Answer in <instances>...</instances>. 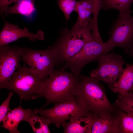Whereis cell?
I'll list each match as a JSON object with an SVG mask.
<instances>
[{"label": "cell", "mask_w": 133, "mask_h": 133, "mask_svg": "<svg viewBox=\"0 0 133 133\" xmlns=\"http://www.w3.org/2000/svg\"><path fill=\"white\" fill-rule=\"evenodd\" d=\"M127 54L129 56L133 57V44L129 49Z\"/></svg>", "instance_id": "25"}, {"label": "cell", "mask_w": 133, "mask_h": 133, "mask_svg": "<svg viewBox=\"0 0 133 133\" xmlns=\"http://www.w3.org/2000/svg\"><path fill=\"white\" fill-rule=\"evenodd\" d=\"M29 109L22 108L20 104L17 107L10 109L2 120L1 127L8 130L10 133H20L17 130L19 124L24 121L28 112Z\"/></svg>", "instance_id": "13"}, {"label": "cell", "mask_w": 133, "mask_h": 133, "mask_svg": "<svg viewBox=\"0 0 133 133\" xmlns=\"http://www.w3.org/2000/svg\"><path fill=\"white\" fill-rule=\"evenodd\" d=\"M22 47H0V84L9 80L14 72L21 66Z\"/></svg>", "instance_id": "10"}, {"label": "cell", "mask_w": 133, "mask_h": 133, "mask_svg": "<svg viewBox=\"0 0 133 133\" xmlns=\"http://www.w3.org/2000/svg\"><path fill=\"white\" fill-rule=\"evenodd\" d=\"M132 92L133 94V92Z\"/></svg>", "instance_id": "27"}, {"label": "cell", "mask_w": 133, "mask_h": 133, "mask_svg": "<svg viewBox=\"0 0 133 133\" xmlns=\"http://www.w3.org/2000/svg\"><path fill=\"white\" fill-rule=\"evenodd\" d=\"M107 33L108 43L114 48H121L127 53L133 44V17L119 13Z\"/></svg>", "instance_id": "9"}, {"label": "cell", "mask_w": 133, "mask_h": 133, "mask_svg": "<svg viewBox=\"0 0 133 133\" xmlns=\"http://www.w3.org/2000/svg\"><path fill=\"white\" fill-rule=\"evenodd\" d=\"M130 92H133V84L131 89Z\"/></svg>", "instance_id": "26"}, {"label": "cell", "mask_w": 133, "mask_h": 133, "mask_svg": "<svg viewBox=\"0 0 133 133\" xmlns=\"http://www.w3.org/2000/svg\"><path fill=\"white\" fill-rule=\"evenodd\" d=\"M116 115V111L113 114L97 118L93 125L91 133H119Z\"/></svg>", "instance_id": "16"}, {"label": "cell", "mask_w": 133, "mask_h": 133, "mask_svg": "<svg viewBox=\"0 0 133 133\" xmlns=\"http://www.w3.org/2000/svg\"><path fill=\"white\" fill-rule=\"evenodd\" d=\"M93 27L92 18L86 25L79 26L75 24L70 29L66 28L62 31L51 46L56 66L63 65L93 40Z\"/></svg>", "instance_id": "1"}, {"label": "cell", "mask_w": 133, "mask_h": 133, "mask_svg": "<svg viewBox=\"0 0 133 133\" xmlns=\"http://www.w3.org/2000/svg\"><path fill=\"white\" fill-rule=\"evenodd\" d=\"M114 105L133 117V94L131 92L125 95H118Z\"/></svg>", "instance_id": "20"}, {"label": "cell", "mask_w": 133, "mask_h": 133, "mask_svg": "<svg viewBox=\"0 0 133 133\" xmlns=\"http://www.w3.org/2000/svg\"><path fill=\"white\" fill-rule=\"evenodd\" d=\"M116 107V123L119 133H133V117Z\"/></svg>", "instance_id": "18"}, {"label": "cell", "mask_w": 133, "mask_h": 133, "mask_svg": "<svg viewBox=\"0 0 133 133\" xmlns=\"http://www.w3.org/2000/svg\"><path fill=\"white\" fill-rule=\"evenodd\" d=\"M113 49L107 42L103 43L93 39L86 43L78 52L66 61L62 67L65 69H69L78 79L82 69L86 65L98 60L102 56Z\"/></svg>", "instance_id": "6"}, {"label": "cell", "mask_w": 133, "mask_h": 133, "mask_svg": "<svg viewBox=\"0 0 133 133\" xmlns=\"http://www.w3.org/2000/svg\"><path fill=\"white\" fill-rule=\"evenodd\" d=\"M3 19L5 24L0 33V47L7 45L22 37L27 38L32 42L37 40H43L45 38L44 33L42 31L39 30L36 33H33L27 27L20 28L17 25L10 23L4 18Z\"/></svg>", "instance_id": "11"}, {"label": "cell", "mask_w": 133, "mask_h": 133, "mask_svg": "<svg viewBox=\"0 0 133 133\" xmlns=\"http://www.w3.org/2000/svg\"><path fill=\"white\" fill-rule=\"evenodd\" d=\"M102 9L108 10L115 9L119 11V13L130 15L132 11L130 6L133 0H102Z\"/></svg>", "instance_id": "19"}, {"label": "cell", "mask_w": 133, "mask_h": 133, "mask_svg": "<svg viewBox=\"0 0 133 133\" xmlns=\"http://www.w3.org/2000/svg\"><path fill=\"white\" fill-rule=\"evenodd\" d=\"M43 81L24 63L23 66L14 72L9 80L0 84V88L16 93L20 99L21 103L22 100L27 101L41 98Z\"/></svg>", "instance_id": "4"}, {"label": "cell", "mask_w": 133, "mask_h": 133, "mask_svg": "<svg viewBox=\"0 0 133 133\" xmlns=\"http://www.w3.org/2000/svg\"><path fill=\"white\" fill-rule=\"evenodd\" d=\"M13 92L9 91L7 98L0 106V123L11 109L9 108V103L10 100L13 95Z\"/></svg>", "instance_id": "23"}, {"label": "cell", "mask_w": 133, "mask_h": 133, "mask_svg": "<svg viewBox=\"0 0 133 133\" xmlns=\"http://www.w3.org/2000/svg\"><path fill=\"white\" fill-rule=\"evenodd\" d=\"M22 60L43 80L51 73L56 66L51 46L41 50L22 47Z\"/></svg>", "instance_id": "7"}, {"label": "cell", "mask_w": 133, "mask_h": 133, "mask_svg": "<svg viewBox=\"0 0 133 133\" xmlns=\"http://www.w3.org/2000/svg\"><path fill=\"white\" fill-rule=\"evenodd\" d=\"M98 117L95 116H78L65 122L62 125L64 133H91L93 125Z\"/></svg>", "instance_id": "12"}, {"label": "cell", "mask_w": 133, "mask_h": 133, "mask_svg": "<svg viewBox=\"0 0 133 133\" xmlns=\"http://www.w3.org/2000/svg\"><path fill=\"white\" fill-rule=\"evenodd\" d=\"M35 109H29L27 115L24 121L28 122L31 126L34 133H49V126L51 123L48 118L37 115Z\"/></svg>", "instance_id": "17"}, {"label": "cell", "mask_w": 133, "mask_h": 133, "mask_svg": "<svg viewBox=\"0 0 133 133\" xmlns=\"http://www.w3.org/2000/svg\"><path fill=\"white\" fill-rule=\"evenodd\" d=\"M18 0H0V9L2 10L9 6L12 3H15Z\"/></svg>", "instance_id": "24"}, {"label": "cell", "mask_w": 133, "mask_h": 133, "mask_svg": "<svg viewBox=\"0 0 133 133\" xmlns=\"http://www.w3.org/2000/svg\"><path fill=\"white\" fill-rule=\"evenodd\" d=\"M98 61L97 67L90 72V76L103 81L111 90L122 73L125 60L122 56L113 52L103 55Z\"/></svg>", "instance_id": "8"}, {"label": "cell", "mask_w": 133, "mask_h": 133, "mask_svg": "<svg viewBox=\"0 0 133 133\" xmlns=\"http://www.w3.org/2000/svg\"><path fill=\"white\" fill-rule=\"evenodd\" d=\"M57 2L67 21L70 19L71 13L75 11L77 1L76 0H58Z\"/></svg>", "instance_id": "22"}, {"label": "cell", "mask_w": 133, "mask_h": 133, "mask_svg": "<svg viewBox=\"0 0 133 133\" xmlns=\"http://www.w3.org/2000/svg\"><path fill=\"white\" fill-rule=\"evenodd\" d=\"M78 80L75 95L82 100L93 115L99 118L116 112V107L109 101L100 81L81 74Z\"/></svg>", "instance_id": "2"}, {"label": "cell", "mask_w": 133, "mask_h": 133, "mask_svg": "<svg viewBox=\"0 0 133 133\" xmlns=\"http://www.w3.org/2000/svg\"><path fill=\"white\" fill-rule=\"evenodd\" d=\"M75 11L78 15L77 20L75 23L78 26L87 25L93 17H90V15L93 13L89 10L83 7L78 1Z\"/></svg>", "instance_id": "21"}, {"label": "cell", "mask_w": 133, "mask_h": 133, "mask_svg": "<svg viewBox=\"0 0 133 133\" xmlns=\"http://www.w3.org/2000/svg\"><path fill=\"white\" fill-rule=\"evenodd\" d=\"M133 84V64L127 63L113 87L111 90L118 95L129 93Z\"/></svg>", "instance_id": "15"}, {"label": "cell", "mask_w": 133, "mask_h": 133, "mask_svg": "<svg viewBox=\"0 0 133 133\" xmlns=\"http://www.w3.org/2000/svg\"><path fill=\"white\" fill-rule=\"evenodd\" d=\"M35 110L40 115L49 118L51 123L58 128L67 120L75 117L95 116L88 110L82 100L76 95L68 100L54 103V106L50 108Z\"/></svg>", "instance_id": "5"}, {"label": "cell", "mask_w": 133, "mask_h": 133, "mask_svg": "<svg viewBox=\"0 0 133 133\" xmlns=\"http://www.w3.org/2000/svg\"><path fill=\"white\" fill-rule=\"evenodd\" d=\"M35 0H18L13 6H9L0 10V13L5 16L18 14L32 20L36 9L34 6Z\"/></svg>", "instance_id": "14"}, {"label": "cell", "mask_w": 133, "mask_h": 133, "mask_svg": "<svg viewBox=\"0 0 133 133\" xmlns=\"http://www.w3.org/2000/svg\"><path fill=\"white\" fill-rule=\"evenodd\" d=\"M62 67L54 69L51 73L43 80L41 87V97L46 102L41 108L49 104L69 100L75 96L78 78L72 72L65 71Z\"/></svg>", "instance_id": "3"}]
</instances>
